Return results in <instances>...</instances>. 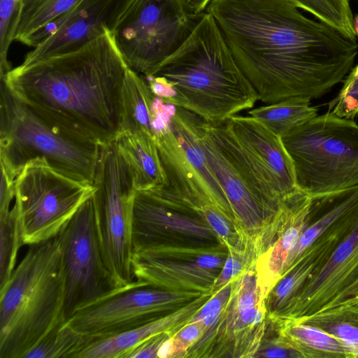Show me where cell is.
<instances>
[{"instance_id": "obj_1", "label": "cell", "mask_w": 358, "mask_h": 358, "mask_svg": "<svg viewBox=\"0 0 358 358\" xmlns=\"http://www.w3.org/2000/svg\"><path fill=\"white\" fill-rule=\"evenodd\" d=\"M299 9L289 0H212L206 8L264 103L324 96L358 54L357 39Z\"/></svg>"}, {"instance_id": "obj_2", "label": "cell", "mask_w": 358, "mask_h": 358, "mask_svg": "<svg viewBox=\"0 0 358 358\" xmlns=\"http://www.w3.org/2000/svg\"><path fill=\"white\" fill-rule=\"evenodd\" d=\"M128 69L108 31L75 51L22 63L0 80L44 120L102 146L120 134Z\"/></svg>"}, {"instance_id": "obj_3", "label": "cell", "mask_w": 358, "mask_h": 358, "mask_svg": "<svg viewBox=\"0 0 358 358\" xmlns=\"http://www.w3.org/2000/svg\"><path fill=\"white\" fill-rule=\"evenodd\" d=\"M150 76L168 82L172 90L168 103L209 123L225 121L259 101L207 12L187 40Z\"/></svg>"}, {"instance_id": "obj_4", "label": "cell", "mask_w": 358, "mask_h": 358, "mask_svg": "<svg viewBox=\"0 0 358 358\" xmlns=\"http://www.w3.org/2000/svg\"><path fill=\"white\" fill-rule=\"evenodd\" d=\"M66 278L59 234L29 245L0 287V358H25L66 322Z\"/></svg>"}, {"instance_id": "obj_5", "label": "cell", "mask_w": 358, "mask_h": 358, "mask_svg": "<svg viewBox=\"0 0 358 358\" xmlns=\"http://www.w3.org/2000/svg\"><path fill=\"white\" fill-rule=\"evenodd\" d=\"M198 141L227 197L243 243L258 259L275 240L285 199L268 186L225 121L209 123L201 117Z\"/></svg>"}, {"instance_id": "obj_6", "label": "cell", "mask_w": 358, "mask_h": 358, "mask_svg": "<svg viewBox=\"0 0 358 358\" xmlns=\"http://www.w3.org/2000/svg\"><path fill=\"white\" fill-rule=\"evenodd\" d=\"M1 173L14 183L25 165L43 158L55 169L93 184L101 146L69 134L37 115L0 80Z\"/></svg>"}, {"instance_id": "obj_7", "label": "cell", "mask_w": 358, "mask_h": 358, "mask_svg": "<svg viewBox=\"0 0 358 358\" xmlns=\"http://www.w3.org/2000/svg\"><path fill=\"white\" fill-rule=\"evenodd\" d=\"M297 187L312 198L358 186V124L331 112L281 136Z\"/></svg>"}, {"instance_id": "obj_8", "label": "cell", "mask_w": 358, "mask_h": 358, "mask_svg": "<svg viewBox=\"0 0 358 358\" xmlns=\"http://www.w3.org/2000/svg\"><path fill=\"white\" fill-rule=\"evenodd\" d=\"M200 119L199 115L176 106L168 124L155 137L166 185L147 192L188 207L203 218L207 210H215L238 234L227 197L199 143Z\"/></svg>"}, {"instance_id": "obj_9", "label": "cell", "mask_w": 358, "mask_h": 358, "mask_svg": "<svg viewBox=\"0 0 358 358\" xmlns=\"http://www.w3.org/2000/svg\"><path fill=\"white\" fill-rule=\"evenodd\" d=\"M92 185L103 259L116 286L123 287L134 280L131 229L136 189L132 169L115 140L101 146Z\"/></svg>"}, {"instance_id": "obj_10", "label": "cell", "mask_w": 358, "mask_h": 358, "mask_svg": "<svg viewBox=\"0 0 358 358\" xmlns=\"http://www.w3.org/2000/svg\"><path fill=\"white\" fill-rule=\"evenodd\" d=\"M204 13L189 12L181 0H128L114 40L128 67L148 76L187 40Z\"/></svg>"}, {"instance_id": "obj_11", "label": "cell", "mask_w": 358, "mask_h": 358, "mask_svg": "<svg viewBox=\"0 0 358 358\" xmlns=\"http://www.w3.org/2000/svg\"><path fill=\"white\" fill-rule=\"evenodd\" d=\"M15 210L23 245L57 236L94 192L92 184L69 177L43 158L29 162L14 182Z\"/></svg>"}, {"instance_id": "obj_12", "label": "cell", "mask_w": 358, "mask_h": 358, "mask_svg": "<svg viewBox=\"0 0 358 358\" xmlns=\"http://www.w3.org/2000/svg\"><path fill=\"white\" fill-rule=\"evenodd\" d=\"M202 294L165 289L136 279L78 308L66 324L85 341L109 336L178 310Z\"/></svg>"}, {"instance_id": "obj_13", "label": "cell", "mask_w": 358, "mask_h": 358, "mask_svg": "<svg viewBox=\"0 0 358 358\" xmlns=\"http://www.w3.org/2000/svg\"><path fill=\"white\" fill-rule=\"evenodd\" d=\"M274 325L267 316L255 264L232 280L229 298L220 317L185 358L254 357Z\"/></svg>"}, {"instance_id": "obj_14", "label": "cell", "mask_w": 358, "mask_h": 358, "mask_svg": "<svg viewBox=\"0 0 358 358\" xmlns=\"http://www.w3.org/2000/svg\"><path fill=\"white\" fill-rule=\"evenodd\" d=\"M92 195L59 233L66 278V320L78 308L117 288L103 259Z\"/></svg>"}, {"instance_id": "obj_15", "label": "cell", "mask_w": 358, "mask_h": 358, "mask_svg": "<svg viewBox=\"0 0 358 358\" xmlns=\"http://www.w3.org/2000/svg\"><path fill=\"white\" fill-rule=\"evenodd\" d=\"M131 237L133 252L161 247L224 245L198 213L143 191H136L134 197Z\"/></svg>"}, {"instance_id": "obj_16", "label": "cell", "mask_w": 358, "mask_h": 358, "mask_svg": "<svg viewBox=\"0 0 358 358\" xmlns=\"http://www.w3.org/2000/svg\"><path fill=\"white\" fill-rule=\"evenodd\" d=\"M227 255L224 245L136 251L131 257L132 273L136 280L165 289L213 293Z\"/></svg>"}, {"instance_id": "obj_17", "label": "cell", "mask_w": 358, "mask_h": 358, "mask_svg": "<svg viewBox=\"0 0 358 358\" xmlns=\"http://www.w3.org/2000/svg\"><path fill=\"white\" fill-rule=\"evenodd\" d=\"M128 0H80L69 11L30 36L34 47L23 64L80 49L108 31L113 32Z\"/></svg>"}, {"instance_id": "obj_18", "label": "cell", "mask_w": 358, "mask_h": 358, "mask_svg": "<svg viewBox=\"0 0 358 358\" xmlns=\"http://www.w3.org/2000/svg\"><path fill=\"white\" fill-rule=\"evenodd\" d=\"M358 278V217L323 266L303 285L277 321L299 318L332 307Z\"/></svg>"}, {"instance_id": "obj_19", "label": "cell", "mask_w": 358, "mask_h": 358, "mask_svg": "<svg viewBox=\"0 0 358 358\" xmlns=\"http://www.w3.org/2000/svg\"><path fill=\"white\" fill-rule=\"evenodd\" d=\"M225 123L272 190L284 199L298 187L293 162L281 136L257 119L235 115Z\"/></svg>"}, {"instance_id": "obj_20", "label": "cell", "mask_w": 358, "mask_h": 358, "mask_svg": "<svg viewBox=\"0 0 358 358\" xmlns=\"http://www.w3.org/2000/svg\"><path fill=\"white\" fill-rule=\"evenodd\" d=\"M313 203L312 197L299 188L283 200L275 240L256 262L257 283L264 299L281 278L287 257L310 220Z\"/></svg>"}, {"instance_id": "obj_21", "label": "cell", "mask_w": 358, "mask_h": 358, "mask_svg": "<svg viewBox=\"0 0 358 358\" xmlns=\"http://www.w3.org/2000/svg\"><path fill=\"white\" fill-rule=\"evenodd\" d=\"M210 295L212 293H203L180 308L129 330L85 341L75 358H126L134 349L155 335L167 333L173 336L191 321Z\"/></svg>"}, {"instance_id": "obj_22", "label": "cell", "mask_w": 358, "mask_h": 358, "mask_svg": "<svg viewBox=\"0 0 358 358\" xmlns=\"http://www.w3.org/2000/svg\"><path fill=\"white\" fill-rule=\"evenodd\" d=\"M129 164L136 191L152 192L166 185V176L155 138L140 133H121L115 139Z\"/></svg>"}, {"instance_id": "obj_23", "label": "cell", "mask_w": 358, "mask_h": 358, "mask_svg": "<svg viewBox=\"0 0 358 358\" xmlns=\"http://www.w3.org/2000/svg\"><path fill=\"white\" fill-rule=\"evenodd\" d=\"M313 199L321 200L324 213L313 223L309 224L308 222L307 224L287 257L281 278L292 268L303 252L319 236L340 221L358 212V186Z\"/></svg>"}, {"instance_id": "obj_24", "label": "cell", "mask_w": 358, "mask_h": 358, "mask_svg": "<svg viewBox=\"0 0 358 358\" xmlns=\"http://www.w3.org/2000/svg\"><path fill=\"white\" fill-rule=\"evenodd\" d=\"M275 330L302 358H348L340 341L318 327L286 319L278 321Z\"/></svg>"}, {"instance_id": "obj_25", "label": "cell", "mask_w": 358, "mask_h": 358, "mask_svg": "<svg viewBox=\"0 0 358 358\" xmlns=\"http://www.w3.org/2000/svg\"><path fill=\"white\" fill-rule=\"evenodd\" d=\"M334 336L344 346L348 358H358V301L348 299L310 315L293 318Z\"/></svg>"}, {"instance_id": "obj_26", "label": "cell", "mask_w": 358, "mask_h": 358, "mask_svg": "<svg viewBox=\"0 0 358 358\" xmlns=\"http://www.w3.org/2000/svg\"><path fill=\"white\" fill-rule=\"evenodd\" d=\"M155 97L145 79L129 68L122 88L120 134L143 132L153 136L152 106Z\"/></svg>"}, {"instance_id": "obj_27", "label": "cell", "mask_w": 358, "mask_h": 358, "mask_svg": "<svg viewBox=\"0 0 358 358\" xmlns=\"http://www.w3.org/2000/svg\"><path fill=\"white\" fill-rule=\"evenodd\" d=\"M317 107L310 101L291 99L266 104L248 111V115L257 119L275 134L282 136L291 130L315 117Z\"/></svg>"}, {"instance_id": "obj_28", "label": "cell", "mask_w": 358, "mask_h": 358, "mask_svg": "<svg viewBox=\"0 0 358 358\" xmlns=\"http://www.w3.org/2000/svg\"><path fill=\"white\" fill-rule=\"evenodd\" d=\"M80 0H20L15 41L28 38L61 16Z\"/></svg>"}, {"instance_id": "obj_29", "label": "cell", "mask_w": 358, "mask_h": 358, "mask_svg": "<svg viewBox=\"0 0 358 358\" xmlns=\"http://www.w3.org/2000/svg\"><path fill=\"white\" fill-rule=\"evenodd\" d=\"M296 7L310 13L319 21L341 31L347 37L357 39L354 15L350 0H289Z\"/></svg>"}, {"instance_id": "obj_30", "label": "cell", "mask_w": 358, "mask_h": 358, "mask_svg": "<svg viewBox=\"0 0 358 358\" xmlns=\"http://www.w3.org/2000/svg\"><path fill=\"white\" fill-rule=\"evenodd\" d=\"M85 343L83 336L64 322L52 329L25 358H75Z\"/></svg>"}, {"instance_id": "obj_31", "label": "cell", "mask_w": 358, "mask_h": 358, "mask_svg": "<svg viewBox=\"0 0 358 358\" xmlns=\"http://www.w3.org/2000/svg\"><path fill=\"white\" fill-rule=\"evenodd\" d=\"M23 245L15 210L0 212V287L15 268L17 253Z\"/></svg>"}, {"instance_id": "obj_32", "label": "cell", "mask_w": 358, "mask_h": 358, "mask_svg": "<svg viewBox=\"0 0 358 358\" xmlns=\"http://www.w3.org/2000/svg\"><path fill=\"white\" fill-rule=\"evenodd\" d=\"M20 5V0H0V78L11 69L8 52L15 41Z\"/></svg>"}, {"instance_id": "obj_33", "label": "cell", "mask_w": 358, "mask_h": 358, "mask_svg": "<svg viewBox=\"0 0 358 358\" xmlns=\"http://www.w3.org/2000/svg\"><path fill=\"white\" fill-rule=\"evenodd\" d=\"M343 82L337 96L328 103L327 111L353 120L358 115V64L352 68Z\"/></svg>"}, {"instance_id": "obj_34", "label": "cell", "mask_w": 358, "mask_h": 358, "mask_svg": "<svg viewBox=\"0 0 358 358\" xmlns=\"http://www.w3.org/2000/svg\"><path fill=\"white\" fill-rule=\"evenodd\" d=\"M232 280L214 292L208 301L200 308L190 322L201 321L206 330L212 327L220 317L229 298Z\"/></svg>"}, {"instance_id": "obj_35", "label": "cell", "mask_w": 358, "mask_h": 358, "mask_svg": "<svg viewBox=\"0 0 358 358\" xmlns=\"http://www.w3.org/2000/svg\"><path fill=\"white\" fill-rule=\"evenodd\" d=\"M257 259L245 252H228L224 266L213 287V292L231 281L242 272L256 264Z\"/></svg>"}, {"instance_id": "obj_36", "label": "cell", "mask_w": 358, "mask_h": 358, "mask_svg": "<svg viewBox=\"0 0 358 358\" xmlns=\"http://www.w3.org/2000/svg\"><path fill=\"white\" fill-rule=\"evenodd\" d=\"M205 330L206 327L200 320L190 322L180 328L171 337L172 358H185L188 350L201 338Z\"/></svg>"}, {"instance_id": "obj_37", "label": "cell", "mask_w": 358, "mask_h": 358, "mask_svg": "<svg viewBox=\"0 0 358 358\" xmlns=\"http://www.w3.org/2000/svg\"><path fill=\"white\" fill-rule=\"evenodd\" d=\"M275 326L262 341L254 357L302 358L301 355L282 336L276 334L271 336Z\"/></svg>"}, {"instance_id": "obj_38", "label": "cell", "mask_w": 358, "mask_h": 358, "mask_svg": "<svg viewBox=\"0 0 358 358\" xmlns=\"http://www.w3.org/2000/svg\"><path fill=\"white\" fill-rule=\"evenodd\" d=\"M170 337L167 333H162L148 339L130 352L126 358H155L162 345Z\"/></svg>"}, {"instance_id": "obj_39", "label": "cell", "mask_w": 358, "mask_h": 358, "mask_svg": "<svg viewBox=\"0 0 358 358\" xmlns=\"http://www.w3.org/2000/svg\"><path fill=\"white\" fill-rule=\"evenodd\" d=\"M212 0H181L185 8L194 14H201Z\"/></svg>"}, {"instance_id": "obj_40", "label": "cell", "mask_w": 358, "mask_h": 358, "mask_svg": "<svg viewBox=\"0 0 358 358\" xmlns=\"http://www.w3.org/2000/svg\"><path fill=\"white\" fill-rule=\"evenodd\" d=\"M357 296H358V278L341 294L332 307L339 305L350 299H354Z\"/></svg>"}, {"instance_id": "obj_41", "label": "cell", "mask_w": 358, "mask_h": 358, "mask_svg": "<svg viewBox=\"0 0 358 358\" xmlns=\"http://www.w3.org/2000/svg\"><path fill=\"white\" fill-rule=\"evenodd\" d=\"M354 28L356 36L358 37V14L354 17Z\"/></svg>"}, {"instance_id": "obj_42", "label": "cell", "mask_w": 358, "mask_h": 358, "mask_svg": "<svg viewBox=\"0 0 358 358\" xmlns=\"http://www.w3.org/2000/svg\"><path fill=\"white\" fill-rule=\"evenodd\" d=\"M352 299H356L357 301H358V296H357L355 298Z\"/></svg>"}]
</instances>
